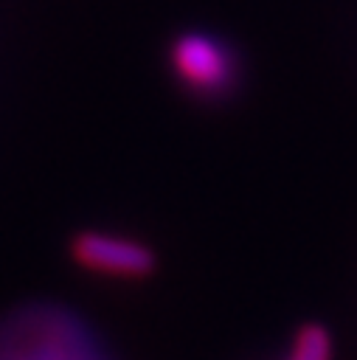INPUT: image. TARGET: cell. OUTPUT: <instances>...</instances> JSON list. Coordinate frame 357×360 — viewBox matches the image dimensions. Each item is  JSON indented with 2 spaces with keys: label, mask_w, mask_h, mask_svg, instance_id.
Listing matches in <instances>:
<instances>
[{
  "label": "cell",
  "mask_w": 357,
  "mask_h": 360,
  "mask_svg": "<svg viewBox=\"0 0 357 360\" xmlns=\"http://www.w3.org/2000/svg\"><path fill=\"white\" fill-rule=\"evenodd\" d=\"M73 256L84 267L107 276H126V278H141L152 273L155 256L146 245L129 239V236H115L104 231H87L73 239Z\"/></svg>",
  "instance_id": "obj_1"
},
{
  "label": "cell",
  "mask_w": 357,
  "mask_h": 360,
  "mask_svg": "<svg viewBox=\"0 0 357 360\" xmlns=\"http://www.w3.org/2000/svg\"><path fill=\"white\" fill-rule=\"evenodd\" d=\"M171 62L177 76L202 93L228 90L233 82V59L228 48L202 34H186L171 48Z\"/></svg>",
  "instance_id": "obj_2"
},
{
  "label": "cell",
  "mask_w": 357,
  "mask_h": 360,
  "mask_svg": "<svg viewBox=\"0 0 357 360\" xmlns=\"http://www.w3.org/2000/svg\"><path fill=\"white\" fill-rule=\"evenodd\" d=\"M290 360H329V335L320 326H306L295 338Z\"/></svg>",
  "instance_id": "obj_3"
}]
</instances>
